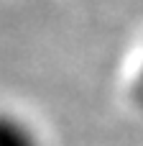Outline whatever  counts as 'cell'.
I'll use <instances>...</instances> for the list:
<instances>
[{
	"label": "cell",
	"mask_w": 143,
	"mask_h": 146,
	"mask_svg": "<svg viewBox=\"0 0 143 146\" xmlns=\"http://www.w3.org/2000/svg\"><path fill=\"white\" fill-rule=\"evenodd\" d=\"M0 146H43L31 123L10 110H0Z\"/></svg>",
	"instance_id": "cell-1"
},
{
	"label": "cell",
	"mask_w": 143,
	"mask_h": 146,
	"mask_svg": "<svg viewBox=\"0 0 143 146\" xmlns=\"http://www.w3.org/2000/svg\"><path fill=\"white\" fill-rule=\"evenodd\" d=\"M130 100L143 110V64H141V69L136 72V77H133V85H130Z\"/></svg>",
	"instance_id": "cell-2"
}]
</instances>
